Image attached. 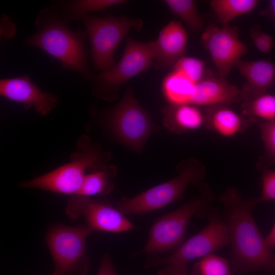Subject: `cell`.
I'll return each instance as SVG.
<instances>
[{
    "label": "cell",
    "mask_w": 275,
    "mask_h": 275,
    "mask_svg": "<svg viewBox=\"0 0 275 275\" xmlns=\"http://www.w3.org/2000/svg\"><path fill=\"white\" fill-rule=\"evenodd\" d=\"M0 94L8 99L22 104L25 110L34 107L41 116L50 113L57 101V96L41 91L28 75L1 79Z\"/></svg>",
    "instance_id": "obj_12"
},
{
    "label": "cell",
    "mask_w": 275,
    "mask_h": 275,
    "mask_svg": "<svg viewBox=\"0 0 275 275\" xmlns=\"http://www.w3.org/2000/svg\"><path fill=\"white\" fill-rule=\"evenodd\" d=\"M261 14L268 17L275 23V0H271L264 10L261 11Z\"/></svg>",
    "instance_id": "obj_32"
},
{
    "label": "cell",
    "mask_w": 275,
    "mask_h": 275,
    "mask_svg": "<svg viewBox=\"0 0 275 275\" xmlns=\"http://www.w3.org/2000/svg\"><path fill=\"white\" fill-rule=\"evenodd\" d=\"M89 36L94 67L105 71L115 65L114 52L119 44L131 29L140 31L143 21L139 18L125 16L81 17Z\"/></svg>",
    "instance_id": "obj_7"
},
{
    "label": "cell",
    "mask_w": 275,
    "mask_h": 275,
    "mask_svg": "<svg viewBox=\"0 0 275 275\" xmlns=\"http://www.w3.org/2000/svg\"><path fill=\"white\" fill-rule=\"evenodd\" d=\"M116 167L110 165L87 174L81 187L68 201L67 215L76 219L82 215L92 196L109 194L114 187L111 178L116 175Z\"/></svg>",
    "instance_id": "obj_13"
},
{
    "label": "cell",
    "mask_w": 275,
    "mask_h": 275,
    "mask_svg": "<svg viewBox=\"0 0 275 275\" xmlns=\"http://www.w3.org/2000/svg\"><path fill=\"white\" fill-rule=\"evenodd\" d=\"M173 69L179 71L195 84L205 76L204 62L194 57H183L176 63Z\"/></svg>",
    "instance_id": "obj_27"
},
{
    "label": "cell",
    "mask_w": 275,
    "mask_h": 275,
    "mask_svg": "<svg viewBox=\"0 0 275 275\" xmlns=\"http://www.w3.org/2000/svg\"><path fill=\"white\" fill-rule=\"evenodd\" d=\"M164 3L191 31L199 32L203 30L204 21L194 1L166 0Z\"/></svg>",
    "instance_id": "obj_24"
},
{
    "label": "cell",
    "mask_w": 275,
    "mask_h": 275,
    "mask_svg": "<svg viewBox=\"0 0 275 275\" xmlns=\"http://www.w3.org/2000/svg\"><path fill=\"white\" fill-rule=\"evenodd\" d=\"M82 215L86 224L93 232L120 233L134 228L131 223L117 208L102 203L91 200L85 208Z\"/></svg>",
    "instance_id": "obj_17"
},
{
    "label": "cell",
    "mask_w": 275,
    "mask_h": 275,
    "mask_svg": "<svg viewBox=\"0 0 275 275\" xmlns=\"http://www.w3.org/2000/svg\"><path fill=\"white\" fill-rule=\"evenodd\" d=\"M163 125L177 134L198 129L204 125V113L190 104H171L163 110Z\"/></svg>",
    "instance_id": "obj_19"
},
{
    "label": "cell",
    "mask_w": 275,
    "mask_h": 275,
    "mask_svg": "<svg viewBox=\"0 0 275 275\" xmlns=\"http://www.w3.org/2000/svg\"><path fill=\"white\" fill-rule=\"evenodd\" d=\"M78 151L72 155L71 161L54 170L21 182L23 188H36L65 195H73L81 187L87 172L105 167L110 156L91 143L87 135L80 136L77 144Z\"/></svg>",
    "instance_id": "obj_4"
},
{
    "label": "cell",
    "mask_w": 275,
    "mask_h": 275,
    "mask_svg": "<svg viewBox=\"0 0 275 275\" xmlns=\"http://www.w3.org/2000/svg\"><path fill=\"white\" fill-rule=\"evenodd\" d=\"M50 275H55V274L53 272Z\"/></svg>",
    "instance_id": "obj_35"
},
{
    "label": "cell",
    "mask_w": 275,
    "mask_h": 275,
    "mask_svg": "<svg viewBox=\"0 0 275 275\" xmlns=\"http://www.w3.org/2000/svg\"><path fill=\"white\" fill-rule=\"evenodd\" d=\"M177 171V175L170 180L132 198L121 199L116 208L124 214L150 212L180 199L189 185L200 186L204 182L205 168L194 158L181 161Z\"/></svg>",
    "instance_id": "obj_5"
},
{
    "label": "cell",
    "mask_w": 275,
    "mask_h": 275,
    "mask_svg": "<svg viewBox=\"0 0 275 275\" xmlns=\"http://www.w3.org/2000/svg\"><path fill=\"white\" fill-rule=\"evenodd\" d=\"M250 34L254 45L259 51L265 54L271 51L274 45L272 36L263 32L257 24L251 26Z\"/></svg>",
    "instance_id": "obj_28"
},
{
    "label": "cell",
    "mask_w": 275,
    "mask_h": 275,
    "mask_svg": "<svg viewBox=\"0 0 275 275\" xmlns=\"http://www.w3.org/2000/svg\"><path fill=\"white\" fill-rule=\"evenodd\" d=\"M93 232L86 224L77 227L57 225L49 229L46 242L55 275L87 274L90 260L86 242Z\"/></svg>",
    "instance_id": "obj_6"
},
{
    "label": "cell",
    "mask_w": 275,
    "mask_h": 275,
    "mask_svg": "<svg viewBox=\"0 0 275 275\" xmlns=\"http://www.w3.org/2000/svg\"><path fill=\"white\" fill-rule=\"evenodd\" d=\"M202 43L208 51L220 77L225 78L232 68L248 52L240 40L238 31L229 24H209L201 37Z\"/></svg>",
    "instance_id": "obj_11"
},
{
    "label": "cell",
    "mask_w": 275,
    "mask_h": 275,
    "mask_svg": "<svg viewBox=\"0 0 275 275\" xmlns=\"http://www.w3.org/2000/svg\"><path fill=\"white\" fill-rule=\"evenodd\" d=\"M242 115L251 123L275 120V95L265 93L242 105Z\"/></svg>",
    "instance_id": "obj_23"
},
{
    "label": "cell",
    "mask_w": 275,
    "mask_h": 275,
    "mask_svg": "<svg viewBox=\"0 0 275 275\" xmlns=\"http://www.w3.org/2000/svg\"><path fill=\"white\" fill-rule=\"evenodd\" d=\"M235 66L245 79L240 89V99L243 102L266 93L275 84V63L264 60H239Z\"/></svg>",
    "instance_id": "obj_15"
},
{
    "label": "cell",
    "mask_w": 275,
    "mask_h": 275,
    "mask_svg": "<svg viewBox=\"0 0 275 275\" xmlns=\"http://www.w3.org/2000/svg\"><path fill=\"white\" fill-rule=\"evenodd\" d=\"M230 240L233 269L240 273L275 269V253L265 242L253 216L258 198H244L234 186L227 187L217 199Z\"/></svg>",
    "instance_id": "obj_1"
},
{
    "label": "cell",
    "mask_w": 275,
    "mask_h": 275,
    "mask_svg": "<svg viewBox=\"0 0 275 275\" xmlns=\"http://www.w3.org/2000/svg\"><path fill=\"white\" fill-rule=\"evenodd\" d=\"M154 61L152 42H142L128 38L119 61L98 76L97 91L103 98L110 99L120 85L146 70Z\"/></svg>",
    "instance_id": "obj_9"
},
{
    "label": "cell",
    "mask_w": 275,
    "mask_h": 275,
    "mask_svg": "<svg viewBox=\"0 0 275 275\" xmlns=\"http://www.w3.org/2000/svg\"><path fill=\"white\" fill-rule=\"evenodd\" d=\"M262 193L258 198L259 203L275 200V170H262L261 177Z\"/></svg>",
    "instance_id": "obj_29"
},
{
    "label": "cell",
    "mask_w": 275,
    "mask_h": 275,
    "mask_svg": "<svg viewBox=\"0 0 275 275\" xmlns=\"http://www.w3.org/2000/svg\"><path fill=\"white\" fill-rule=\"evenodd\" d=\"M35 24L38 31L25 39V44L39 48L57 59L62 70L91 78L85 32L80 29L76 32L69 29L54 6L42 10Z\"/></svg>",
    "instance_id": "obj_2"
},
{
    "label": "cell",
    "mask_w": 275,
    "mask_h": 275,
    "mask_svg": "<svg viewBox=\"0 0 275 275\" xmlns=\"http://www.w3.org/2000/svg\"><path fill=\"white\" fill-rule=\"evenodd\" d=\"M258 3L257 0H212L210 5L217 20L226 25L253 11Z\"/></svg>",
    "instance_id": "obj_22"
},
{
    "label": "cell",
    "mask_w": 275,
    "mask_h": 275,
    "mask_svg": "<svg viewBox=\"0 0 275 275\" xmlns=\"http://www.w3.org/2000/svg\"><path fill=\"white\" fill-rule=\"evenodd\" d=\"M186 266L169 265L159 273V275H190L187 271Z\"/></svg>",
    "instance_id": "obj_31"
},
{
    "label": "cell",
    "mask_w": 275,
    "mask_h": 275,
    "mask_svg": "<svg viewBox=\"0 0 275 275\" xmlns=\"http://www.w3.org/2000/svg\"><path fill=\"white\" fill-rule=\"evenodd\" d=\"M195 85L182 73L173 69L164 78L162 91L171 104H189Z\"/></svg>",
    "instance_id": "obj_20"
},
{
    "label": "cell",
    "mask_w": 275,
    "mask_h": 275,
    "mask_svg": "<svg viewBox=\"0 0 275 275\" xmlns=\"http://www.w3.org/2000/svg\"><path fill=\"white\" fill-rule=\"evenodd\" d=\"M194 275H200L196 270L194 273Z\"/></svg>",
    "instance_id": "obj_34"
},
{
    "label": "cell",
    "mask_w": 275,
    "mask_h": 275,
    "mask_svg": "<svg viewBox=\"0 0 275 275\" xmlns=\"http://www.w3.org/2000/svg\"><path fill=\"white\" fill-rule=\"evenodd\" d=\"M187 39V34L179 22L173 20L168 23L152 42L155 66L173 67L185 56Z\"/></svg>",
    "instance_id": "obj_14"
},
{
    "label": "cell",
    "mask_w": 275,
    "mask_h": 275,
    "mask_svg": "<svg viewBox=\"0 0 275 275\" xmlns=\"http://www.w3.org/2000/svg\"><path fill=\"white\" fill-rule=\"evenodd\" d=\"M265 241L267 245L271 249L275 248V224L269 233L265 238Z\"/></svg>",
    "instance_id": "obj_33"
},
{
    "label": "cell",
    "mask_w": 275,
    "mask_h": 275,
    "mask_svg": "<svg viewBox=\"0 0 275 275\" xmlns=\"http://www.w3.org/2000/svg\"><path fill=\"white\" fill-rule=\"evenodd\" d=\"M195 270L200 275H232L228 260L213 253L201 258Z\"/></svg>",
    "instance_id": "obj_26"
},
{
    "label": "cell",
    "mask_w": 275,
    "mask_h": 275,
    "mask_svg": "<svg viewBox=\"0 0 275 275\" xmlns=\"http://www.w3.org/2000/svg\"><path fill=\"white\" fill-rule=\"evenodd\" d=\"M203 111L204 127L225 138L232 137L243 132L251 124L242 115L227 105L207 106Z\"/></svg>",
    "instance_id": "obj_18"
},
{
    "label": "cell",
    "mask_w": 275,
    "mask_h": 275,
    "mask_svg": "<svg viewBox=\"0 0 275 275\" xmlns=\"http://www.w3.org/2000/svg\"><path fill=\"white\" fill-rule=\"evenodd\" d=\"M241 100L240 90L225 78L205 76L196 84L189 104L205 107L227 105Z\"/></svg>",
    "instance_id": "obj_16"
},
{
    "label": "cell",
    "mask_w": 275,
    "mask_h": 275,
    "mask_svg": "<svg viewBox=\"0 0 275 275\" xmlns=\"http://www.w3.org/2000/svg\"><path fill=\"white\" fill-rule=\"evenodd\" d=\"M96 275H118L108 255L102 257Z\"/></svg>",
    "instance_id": "obj_30"
},
{
    "label": "cell",
    "mask_w": 275,
    "mask_h": 275,
    "mask_svg": "<svg viewBox=\"0 0 275 275\" xmlns=\"http://www.w3.org/2000/svg\"><path fill=\"white\" fill-rule=\"evenodd\" d=\"M126 2L124 0H75L64 2L62 10L56 8L61 18L67 23L79 20L89 13L102 11Z\"/></svg>",
    "instance_id": "obj_21"
},
{
    "label": "cell",
    "mask_w": 275,
    "mask_h": 275,
    "mask_svg": "<svg viewBox=\"0 0 275 275\" xmlns=\"http://www.w3.org/2000/svg\"><path fill=\"white\" fill-rule=\"evenodd\" d=\"M109 122L119 140L136 153L142 151L149 137L159 129L130 88L113 108Z\"/></svg>",
    "instance_id": "obj_8"
},
{
    "label": "cell",
    "mask_w": 275,
    "mask_h": 275,
    "mask_svg": "<svg viewBox=\"0 0 275 275\" xmlns=\"http://www.w3.org/2000/svg\"><path fill=\"white\" fill-rule=\"evenodd\" d=\"M257 125L264 147V152L260 158L258 167L263 170L275 164V120L258 122Z\"/></svg>",
    "instance_id": "obj_25"
},
{
    "label": "cell",
    "mask_w": 275,
    "mask_h": 275,
    "mask_svg": "<svg viewBox=\"0 0 275 275\" xmlns=\"http://www.w3.org/2000/svg\"><path fill=\"white\" fill-rule=\"evenodd\" d=\"M207 217L209 223L204 228L183 243L174 253L158 260L159 264L187 265L190 260L202 258L230 245L228 227L219 211L213 207Z\"/></svg>",
    "instance_id": "obj_10"
},
{
    "label": "cell",
    "mask_w": 275,
    "mask_h": 275,
    "mask_svg": "<svg viewBox=\"0 0 275 275\" xmlns=\"http://www.w3.org/2000/svg\"><path fill=\"white\" fill-rule=\"evenodd\" d=\"M215 198L211 189L204 182L198 195L154 222L140 253L149 254L178 248L183 243L191 219L195 216H207Z\"/></svg>",
    "instance_id": "obj_3"
}]
</instances>
